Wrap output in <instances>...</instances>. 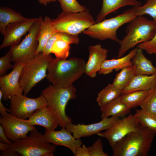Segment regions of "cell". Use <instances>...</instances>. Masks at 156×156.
Returning a JSON list of instances; mask_svg holds the SVG:
<instances>
[{
    "mask_svg": "<svg viewBox=\"0 0 156 156\" xmlns=\"http://www.w3.org/2000/svg\"><path fill=\"white\" fill-rule=\"evenodd\" d=\"M20 155L18 153L10 149L9 148L8 150L2 151L0 154L1 156H14Z\"/></svg>",
    "mask_w": 156,
    "mask_h": 156,
    "instance_id": "60d3db41",
    "label": "cell"
},
{
    "mask_svg": "<svg viewBox=\"0 0 156 156\" xmlns=\"http://www.w3.org/2000/svg\"><path fill=\"white\" fill-rule=\"evenodd\" d=\"M120 96L100 107L102 119L110 116L118 117H123L130 112L131 109L128 108L121 101Z\"/></svg>",
    "mask_w": 156,
    "mask_h": 156,
    "instance_id": "cb8c5ba5",
    "label": "cell"
},
{
    "mask_svg": "<svg viewBox=\"0 0 156 156\" xmlns=\"http://www.w3.org/2000/svg\"><path fill=\"white\" fill-rule=\"evenodd\" d=\"M156 88V73L151 75H135L121 94L137 90H150Z\"/></svg>",
    "mask_w": 156,
    "mask_h": 156,
    "instance_id": "ffe728a7",
    "label": "cell"
},
{
    "mask_svg": "<svg viewBox=\"0 0 156 156\" xmlns=\"http://www.w3.org/2000/svg\"><path fill=\"white\" fill-rule=\"evenodd\" d=\"M3 98V95L2 92L0 91V113L1 116H3L8 113L7 111L9 113L10 109L5 107L3 104L1 100Z\"/></svg>",
    "mask_w": 156,
    "mask_h": 156,
    "instance_id": "ab89813d",
    "label": "cell"
},
{
    "mask_svg": "<svg viewBox=\"0 0 156 156\" xmlns=\"http://www.w3.org/2000/svg\"><path fill=\"white\" fill-rule=\"evenodd\" d=\"M29 18L24 17L21 13L10 8L1 6L0 8V32L3 35L6 26L9 24L25 21Z\"/></svg>",
    "mask_w": 156,
    "mask_h": 156,
    "instance_id": "484cf974",
    "label": "cell"
},
{
    "mask_svg": "<svg viewBox=\"0 0 156 156\" xmlns=\"http://www.w3.org/2000/svg\"><path fill=\"white\" fill-rule=\"evenodd\" d=\"M119 119L118 117L111 116L102 119L99 122L88 125L74 124L70 122L66 125L65 128L73 134L75 138L79 139L105 130L112 127Z\"/></svg>",
    "mask_w": 156,
    "mask_h": 156,
    "instance_id": "5bb4252c",
    "label": "cell"
},
{
    "mask_svg": "<svg viewBox=\"0 0 156 156\" xmlns=\"http://www.w3.org/2000/svg\"><path fill=\"white\" fill-rule=\"evenodd\" d=\"M125 32L126 35L118 42L117 58L135 45L152 39L156 32V22L143 16H136L128 23Z\"/></svg>",
    "mask_w": 156,
    "mask_h": 156,
    "instance_id": "3957f363",
    "label": "cell"
},
{
    "mask_svg": "<svg viewBox=\"0 0 156 156\" xmlns=\"http://www.w3.org/2000/svg\"><path fill=\"white\" fill-rule=\"evenodd\" d=\"M12 57L9 51L4 55L0 58V76L5 75L8 70L12 68L13 65L11 64Z\"/></svg>",
    "mask_w": 156,
    "mask_h": 156,
    "instance_id": "e575fe53",
    "label": "cell"
},
{
    "mask_svg": "<svg viewBox=\"0 0 156 156\" xmlns=\"http://www.w3.org/2000/svg\"><path fill=\"white\" fill-rule=\"evenodd\" d=\"M146 1L143 5L133 7L136 16L148 14L156 22V0H144Z\"/></svg>",
    "mask_w": 156,
    "mask_h": 156,
    "instance_id": "4dcf8cb0",
    "label": "cell"
},
{
    "mask_svg": "<svg viewBox=\"0 0 156 156\" xmlns=\"http://www.w3.org/2000/svg\"><path fill=\"white\" fill-rule=\"evenodd\" d=\"M137 48L145 51L148 54H156V32L152 39L138 44Z\"/></svg>",
    "mask_w": 156,
    "mask_h": 156,
    "instance_id": "d590c367",
    "label": "cell"
},
{
    "mask_svg": "<svg viewBox=\"0 0 156 156\" xmlns=\"http://www.w3.org/2000/svg\"><path fill=\"white\" fill-rule=\"evenodd\" d=\"M52 21L57 32L75 35L96 23L88 9L81 12L62 11Z\"/></svg>",
    "mask_w": 156,
    "mask_h": 156,
    "instance_id": "ba28073f",
    "label": "cell"
},
{
    "mask_svg": "<svg viewBox=\"0 0 156 156\" xmlns=\"http://www.w3.org/2000/svg\"><path fill=\"white\" fill-rule=\"evenodd\" d=\"M135 75L133 65L127 66L121 69L116 75L112 84L121 91L127 86Z\"/></svg>",
    "mask_w": 156,
    "mask_h": 156,
    "instance_id": "83f0119b",
    "label": "cell"
},
{
    "mask_svg": "<svg viewBox=\"0 0 156 156\" xmlns=\"http://www.w3.org/2000/svg\"><path fill=\"white\" fill-rule=\"evenodd\" d=\"M140 106L143 111L156 115V88L149 90Z\"/></svg>",
    "mask_w": 156,
    "mask_h": 156,
    "instance_id": "1f68e13d",
    "label": "cell"
},
{
    "mask_svg": "<svg viewBox=\"0 0 156 156\" xmlns=\"http://www.w3.org/2000/svg\"><path fill=\"white\" fill-rule=\"evenodd\" d=\"M131 60L135 75H151L156 73V67L144 56L142 49L137 47L136 53Z\"/></svg>",
    "mask_w": 156,
    "mask_h": 156,
    "instance_id": "603a6c76",
    "label": "cell"
},
{
    "mask_svg": "<svg viewBox=\"0 0 156 156\" xmlns=\"http://www.w3.org/2000/svg\"><path fill=\"white\" fill-rule=\"evenodd\" d=\"M136 49L137 48L134 49L124 57L116 59H106L103 63L98 73L105 75L111 73L114 70L118 71L125 67L132 65L131 60L136 53Z\"/></svg>",
    "mask_w": 156,
    "mask_h": 156,
    "instance_id": "44dd1931",
    "label": "cell"
},
{
    "mask_svg": "<svg viewBox=\"0 0 156 156\" xmlns=\"http://www.w3.org/2000/svg\"><path fill=\"white\" fill-rule=\"evenodd\" d=\"M79 41L78 35L60 32L59 37L53 44L51 50L56 57L66 59L69 54L71 44H77Z\"/></svg>",
    "mask_w": 156,
    "mask_h": 156,
    "instance_id": "d6986e66",
    "label": "cell"
},
{
    "mask_svg": "<svg viewBox=\"0 0 156 156\" xmlns=\"http://www.w3.org/2000/svg\"><path fill=\"white\" fill-rule=\"evenodd\" d=\"M90 156H108V154L104 152L102 141L98 139L91 146L87 147Z\"/></svg>",
    "mask_w": 156,
    "mask_h": 156,
    "instance_id": "836d02e7",
    "label": "cell"
},
{
    "mask_svg": "<svg viewBox=\"0 0 156 156\" xmlns=\"http://www.w3.org/2000/svg\"><path fill=\"white\" fill-rule=\"evenodd\" d=\"M43 19L41 16L39 17L22 42L11 46L9 51L12 62L25 64L36 54L39 45L37 35Z\"/></svg>",
    "mask_w": 156,
    "mask_h": 156,
    "instance_id": "9c48e42d",
    "label": "cell"
},
{
    "mask_svg": "<svg viewBox=\"0 0 156 156\" xmlns=\"http://www.w3.org/2000/svg\"><path fill=\"white\" fill-rule=\"evenodd\" d=\"M52 58L50 54L40 52L24 64L19 80L24 94L27 95L37 83L46 77L48 65Z\"/></svg>",
    "mask_w": 156,
    "mask_h": 156,
    "instance_id": "5b68a950",
    "label": "cell"
},
{
    "mask_svg": "<svg viewBox=\"0 0 156 156\" xmlns=\"http://www.w3.org/2000/svg\"><path fill=\"white\" fill-rule=\"evenodd\" d=\"M25 64L15 62L13 69L10 73L0 76V91L4 101L10 100L14 96L23 94L19 80L22 68Z\"/></svg>",
    "mask_w": 156,
    "mask_h": 156,
    "instance_id": "4fadbf2b",
    "label": "cell"
},
{
    "mask_svg": "<svg viewBox=\"0 0 156 156\" xmlns=\"http://www.w3.org/2000/svg\"><path fill=\"white\" fill-rule=\"evenodd\" d=\"M56 146L46 142L44 135L36 129L27 137L12 142L9 148L23 156H53Z\"/></svg>",
    "mask_w": 156,
    "mask_h": 156,
    "instance_id": "52a82bcc",
    "label": "cell"
},
{
    "mask_svg": "<svg viewBox=\"0 0 156 156\" xmlns=\"http://www.w3.org/2000/svg\"><path fill=\"white\" fill-rule=\"evenodd\" d=\"M56 32L52 19L45 16L42 21L37 35V39L39 45L36 54L43 52L47 42Z\"/></svg>",
    "mask_w": 156,
    "mask_h": 156,
    "instance_id": "d4e9b609",
    "label": "cell"
},
{
    "mask_svg": "<svg viewBox=\"0 0 156 156\" xmlns=\"http://www.w3.org/2000/svg\"><path fill=\"white\" fill-rule=\"evenodd\" d=\"M121 94L120 90L112 84H109L99 92L96 101L101 107L119 97Z\"/></svg>",
    "mask_w": 156,
    "mask_h": 156,
    "instance_id": "f1b7e54d",
    "label": "cell"
},
{
    "mask_svg": "<svg viewBox=\"0 0 156 156\" xmlns=\"http://www.w3.org/2000/svg\"><path fill=\"white\" fill-rule=\"evenodd\" d=\"M60 3L62 11L66 12H81L87 9L81 5L77 0H57Z\"/></svg>",
    "mask_w": 156,
    "mask_h": 156,
    "instance_id": "d6a6232c",
    "label": "cell"
},
{
    "mask_svg": "<svg viewBox=\"0 0 156 156\" xmlns=\"http://www.w3.org/2000/svg\"><path fill=\"white\" fill-rule=\"evenodd\" d=\"M75 156H90L87 147L84 144L77 147Z\"/></svg>",
    "mask_w": 156,
    "mask_h": 156,
    "instance_id": "74e56055",
    "label": "cell"
},
{
    "mask_svg": "<svg viewBox=\"0 0 156 156\" xmlns=\"http://www.w3.org/2000/svg\"><path fill=\"white\" fill-rule=\"evenodd\" d=\"M136 16L133 7L115 17L96 23L83 33L93 38L101 40L109 39L118 43L120 40L116 35L118 29Z\"/></svg>",
    "mask_w": 156,
    "mask_h": 156,
    "instance_id": "277c9868",
    "label": "cell"
},
{
    "mask_svg": "<svg viewBox=\"0 0 156 156\" xmlns=\"http://www.w3.org/2000/svg\"><path fill=\"white\" fill-rule=\"evenodd\" d=\"M137 116L140 125L146 127L156 133V115L136 109L135 114Z\"/></svg>",
    "mask_w": 156,
    "mask_h": 156,
    "instance_id": "f546056e",
    "label": "cell"
},
{
    "mask_svg": "<svg viewBox=\"0 0 156 156\" xmlns=\"http://www.w3.org/2000/svg\"><path fill=\"white\" fill-rule=\"evenodd\" d=\"M38 19V17L29 18L25 21L8 24L3 35V40L0 49L18 44L22 36L29 31Z\"/></svg>",
    "mask_w": 156,
    "mask_h": 156,
    "instance_id": "9a60e30c",
    "label": "cell"
},
{
    "mask_svg": "<svg viewBox=\"0 0 156 156\" xmlns=\"http://www.w3.org/2000/svg\"><path fill=\"white\" fill-rule=\"evenodd\" d=\"M0 142L10 144L12 142L6 136L2 127L0 125Z\"/></svg>",
    "mask_w": 156,
    "mask_h": 156,
    "instance_id": "f35d334b",
    "label": "cell"
},
{
    "mask_svg": "<svg viewBox=\"0 0 156 156\" xmlns=\"http://www.w3.org/2000/svg\"><path fill=\"white\" fill-rule=\"evenodd\" d=\"M149 90H137L122 94L121 101L130 109L140 106L143 102Z\"/></svg>",
    "mask_w": 156,
    "mask_h": 156,
    "instance_id": "4316f807",
    "label": "cell"
},
{
    "mask_svg": "<svg viewBox=\"0 0 156 156\" xmlns=\"http://www.w3.org/2000/svg\"><path fill=\"white\" fill-rule=\"evenodd\" d=\"M28 120L31 125L40 126L48 131L55 130L59 125L56 112L48 105L37 110Z\"/></svg>",
    "mask_w": 156,
    "mask_h": 156,
    "instance_id": "e0dca14e",
    "label": "cell"
},
{
    "mask_svg": "<svg viewBox=\"0 0 156 156\" xmlns=\"http://www.w3.org/2000/svg\"><path fill=\"white\" fill-rule=\"evenodd\" d=\"M76 89L73 85L65 88H55L52 85L43 89L41 93L47 101L48 106L56 112L60 127L65 128L68 123L72 122L71 118L67 116L65 109L68 102L77 98Z\"/></svg>",
    "mask_w": 156,
    "mask_h": 156,
    "instance_id": "8992f818",
    "label": "cell"
},
{
    "mask_svg": "<svg viewBox=\"0 0 156 156\" xmlns=\"http://www.w3.org/2000/svg\"><path fill=\"white\" fill-rule=\"evenodd\" d=\"M26 96L22 94L14 96L11 98L9 113L17 118L26 119L37 110L48 105L41 94L36 98H29Z\"/></svg>",
    "mask_w": 156,
    "mask_h": 156,
    "instance_id": "30bf717a",
    "label": "cell"
},
{
    "mask_svg": "<svg viewBox=\"0 0 156 156\" xmlns=\"http://www.w3.org/2000/svg\"><path fill=\"white\" fill-rule=\"evenodd\" d=\"M60 32H56L49 40L47 42L43 53L49 55L51 53L52 46L55 41L59 37Z\"/></svg>",
    "mask_w": 156,
    "mask_h": 156,
    "instance_id": "8d00e7d4",
    "label": "cell"
},
{
    "mask_svg": "<svg viewBox=\"0 0 156 156\" xmlns=\"http://www.w3.org/2000/svg\"><path fill=\"white\" fill-rule=\"evenodd\" d=\"M10 144L0 142V150L2 151H5L10 148Z\"/></svg>",
    "mask_w": 156,
    "mask_h": 156,
    "instance_id": "b9f144b4",
    "label": "cell"
},
{
    "mask_svg": "<svg viewBox=\"0 0 156 156\" xmlns=\"http://www.w3.org/2000/svg\"><path fill=\"white\" fill-rule=\"evenodd\" d=\"M71 133L66 128H62L58 131L45 130L43 135L46 142L66 147L75 156L77 148L81 146L82 142L80 138H75Z\"/></svg>",
    "mask_w": 156,
    "mask_h": 156,
    "instance_id": "2e32d148",
    "label": "cell"
},
{
    "mask_svg": "<svg viewBox=\"0 0 156 156\" xmlns=\"http://www.w3.org/2000/svg\"><path fill=\"white\" fill-rule=\"evenodd\" d=\"M39 3L42 4L46 6L48 3H50L51 2H56L57 0H37Z\"/></svg>",
    "mask_w": 156,
    "mask_h": 156,
    "instance_id": "7bdbcfd3",
    "label": "cell"
},
{
    "mask_svg": "<svg viewBox=\"0 0 156 156\" xmlns=\"http://www.w3.org/2000/svg\"><path fill=\"white\" fill-rule=\"evenodd\" d=\"M156 133L139 125L112 147L113 156H146Z\"/></svg>",
    "mask_w": 156,
    "mask_h": 156,
    "instance_id": "7a4b0ae2",
    "label": "cell"
},
{
    "mask_svg": "<svg viewBox=\"0 0 156 156\" xmlns=\"http://www.w3.org/2000/svg\"><path fill=\"white\" fill-rule=\"evenodd\" d=\"M0 124L6 136L12 142L27 137L29 132L36 129L29 124L28 120L17 118L9 113L0 116Z\"/></svg>",
    "mask_w": 156,
    "mask_h": 156,
    "instance_id": "7c38bea8",
    "label": "cell"
},
{
    "mask_svg": "<svg viewBox=\"0 0 156 156\" xmlns=\"http://www.w3.org/2000/svg\"><path fill=\"white\" fill-rule=\"evenodd\" d=\"M140 125L138 118L134 114H130L127 117L119 119L112 127L104 132L97 134L104 138L108 140L112 147L129 133L135 130Z\"/></svg>",
    "mask_w": 156,
    "mask_h": 156,
    "instance_id": "8fae6325",
    "label": "cell"
},
{
    "mask_svg": "<svg viewBox=\"0 0 156 156\" xmlns=\"http://www.w3.org/2000/svg\"><path fill=\"white\" fill-rule=\"evenodd\" d=\"M86 63L83 59H68L53 57L47 67L46 78L55 88H65L72 85L85 73Z\"/></svg>",
    "mask_w": 156,
    "mask_h": 156,
    "instance_id": "6da1fadb",
    "label": "cell"
},
{
    "mask_svg": "<svg viewBox=\"0 0 156 156\" xmlns=\"http://www.w3.org/2000/svg\"><path fill=\"white\" fill-rule=\"evenodd\" d=\"M88 51L89 57L86 63L85 73L93 78L95 77L103 63L106 59L108 51L99 44L90 46Z\"/></svg>",
    "mask_w": 156,
    "mask_h": 156,
    "instance_id": "ac0fdd59",
    "label": "cell"
},
{
    "mask_svg": "<svg viewBox=\"0 0 156 156\" xmlns=\"http://www.w3.org/2000/svg\"><path fill=\"white\" fill-rule=\"evenodd\" d=\"M102 5L96 19V23L100 22L109 14L115 12L119 8L126 6H139L142 3L138 0H102Z\"/></svg>",
    "mask_w": 156,
    "mask_h": 156,
    "instance_id": "7402d4cb",
    "label": "cell"
}]
</instances>
